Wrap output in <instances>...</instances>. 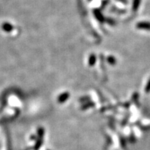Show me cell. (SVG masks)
Returning a JSON list of instances; mask_svg holds the SVG:
<instances>
[{
    "label": "cell",
    "instance_id": "obj_1",
    "mask_svg": "<svg viewBox=\"0 0 150 150\" xmlns=\"http://www.w3.org/2000/svg\"><path fill=\"white\" fill-rule=\"evenodd\" d=\"M137 29L142 30L150 31V22H140L136 25Z\"/></svg>",
    "mask_w": 150,
    "mask_h": 150
},
{
    "label": "cell",
    "instance_id": "obj_2",
    "mask_svg": "<svg viewBox=\"0 0 150 150\" xmlns=\"http://www.w3.org/2000/svg\"><path fill=\"white\" fill-rule=\"evenodd\" d=\"M70 97V94L68 93H64L63 94H61L60 96L58 98V101L59 103H63L69 98Z\"/></svg>",
    "mask_w": 150,
    "mask_h": 150
},
{
    "label": "cell",
    "instance_id": "obj_3",
    "mask_svg": "<svg viewBox=\"0 0 150 150\" xmlns=\"http://www.w3.org/2000/svg\"><path fill=\"white\" fill-rule=\"evenodd\" d=\"M96 63V56L94 54H91L89 58V60H88V64L90 66L94 65Z\"/></svg>",
    "mask_w": 150,
    "mask_h": 150
},
{
    "label": "cell",
    "instance_id": "obj_4",
    "mask_svg": "<svg viewBox=\"0 0 150 150\" xmlns=\"http://www.w3.org/2000/svg\"><path fill=\"white\" fill-rule=\"evenodd\" d=\"M140 4V0H133V6H132V9L133 11H136L138 10V7H139Z\"/></svg>",
    "mask_w": 150,
    "mask_h": 150
},
{
    "label": "cell",
    "instance_id": "obj_5",
    "mask_svg": "<svg viewBox=\"0 0 150 150\" xmlns=\"http://www.w3.org/2000/svg\"><path fill=\"white\" fill-rule=\"evenodd\" d=\"M95 16H96L97 18L99 21H101V22H103V21H104V17H103V15H101V13L99 12V11H97V10L95 11Z\"/></svg>",
    "mask_w": 150,
    "mask_h": 150
},
{
    "label": "cell",
    "instance_id": "obj_6",
    "mask_svg": "<svg viewBox=\"0 0 150 150\" xmlns=\"http://www.w3.org/2000/svg\"><path fill=\"white\" fill-rule=\"evenodd\" d=\"M107 61H108V63H109V64H111V65H114V64H115L116 63L115 59L113 57V56H109V57H108Z\"/></svg>",
    "mask_w": 150,
    "mask_h": 150
},
{
    "label": "cell",
    "instance_id": "obj_7",
    "mask_svg": "<svg viewBox=\"0 0 150 150\" xmlns=\"http://www.w3.org/2000/svg\"><path fill=\"white\" fill-rule=\"evenodd\" d=\"M3 29L6 31H9L12 29V26L9 25V24H5V25H3Z\"/></svg>",
    "mask_w": 150,
    "mask_h": 150
},
{
    "label": "cell",
    "instance_id": "obj_8",
    "mask_svg": "<svg viewBox=\"0 0 150 150\" xmlns=\"http://www.w3.org/2000/svg\"><path fill=\"white\" fill-rule=\"evenodd\" d=\"M145 92H146L147 93L150 92V79L148 81L146 85V87H145Z\"/></svg>",
    "mask_w": 150,
    "mask_h": 150
}]
</instances>
